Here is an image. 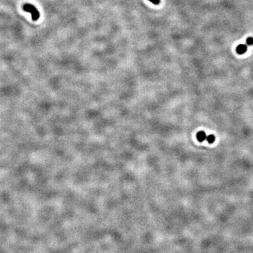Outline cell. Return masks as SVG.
<instances>
[{
    "label": "cell",
    "mask_w": 253,
    "mask_h": 253,
    "mask_svg": "<svg viewBox=\"0 0 253 253\" xmlns=\"http://www.w3.org/2000/svg\"><path fill=\"white\" fill-rule=\"evenodd\" d=\"M23 10L26 12H28L31 13L32 16V19L34 21H36L39 19L40 18V13H39L38 10L37 9V8L35 6H33L31 4H25L23 6Z\"/></svg>",
    "instance_id": "obj_1"
},
{
    "label": "cell",
    "mask_w": 253,
    "mask_h": 253,
    "mask_svg": "<svg viewBox=\"0 0 253 253\" xmlns=\"http://www.w3.org/2000/svg\"><path fill=\"white\" fill-rule=\"evenodd\" d=\"M247 46L246 45H239L236 47V53L238 54H240V55H242V54H245V52H247Z\"/></svg>",
    "instance_id": "obj_2"
},
{
    "label": "cell",
    "mask_w": 253,
    "mask_h": 253,
    "mask_svg": "<svg viewBox=\"0 0 253 253\" xmlns=\"http://www.w3.org/2000/svg\"><path fill=\"white\" fill-rule=\"evenodd\" d=\"M196 137H197V139L198 140V141L200 142H203V141H205V139H207L206 134H205L204 132H203V131H200V132H198L196 135Z\"/></svg>",
    "instance_id": "obj_3"
},
{
    "label": "cell",
    "mask_w": 253,
    "mask_h": 253,
    "mask_svg": "<svg viewBox=\"0 0 253 253\" xmlns=\"http://www.w3.org/2000/svg\"><path fill=\"white\" fill-rule=\"evenodd\" d=\"M206 139H207V141H208V142L209 144H212L215 142V135H209L208 137H207Z\"/></svg>",
    "instance_id": "obj_4"
},
{
    "label": "cell",
    "mask_w": 253,
    "mask_h": 253,
    "mask_svg": "<svg viewBox=\"0 0 253 253\" xmlns=\"http://www.w3.org/2000/svg\"><path fill=\"white\" fill-rule=\"evenodd\" d=\"M246 44L248 46H252L253 45V37H250L248 38H247V40H246Z\"/></svg>",
    "instance_id": "obj_5"
},
{
    "label": "cell",
    "mask_w": 253,
    "mask_h": 253,
    "mask_svg": "<svg viewBox=\"0 0 253 253\" xmlns=\"http://www.w3.org/2000/svg\"><path fill=\"white\" fill-rule=\"evenodd\" d=\"M149 1H151V2H152L153 4L158 5L160 4V0H149Z\"/></svg>",
    "instance_id": "obj_6"
}]
</instances>
